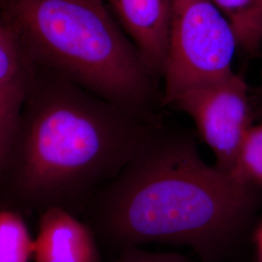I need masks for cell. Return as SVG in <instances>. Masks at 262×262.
<instances>
[{
	"label": "cell",
	"mask_w": 262,
	"mask_h": 262,
	"mask_svg": "<svg viewBox=\"0 0 262 262\" xmlns=\"http://www.w3.org/2000/svg\"><path fill=\"white\" fill-rule=\"evenodd\" d=\"M255 242H256L258 260L259 262H262V225L258 228L256 235H255Z\"/></svg>",
	"instance_id": "5bb4252c"
},
{
	"label": "cell",
	"mask_w": 262,
	"mask_h": 262,
	"mask_svg": "<svg viewBox=\"0 0 262 262\" xmlns=\"http://www.w3.org/2000/svg\"><path fill=\"white\" fill-rule=\"evenodd\" d=\"M34 239L25 215L16 210L0 209V262H29Z\"/></svg>",
	"instance_id": "30bf717a"
},
{
	"label": "cell",
	"mask_w": 262,
	"mask_h": 262,
	"mask_svg": "<svg viewBox=\"0 0 262 262\" xmlns=\"http://www.w3.org/2000/svg\"><path fill=\"white\" fill-rule=\"evenodd\" d=\"M154 77L163 74L173 0H104Z\"/></svg>",
	"instance_id": "8992f818"
},
{
	"label": "cell",
	"mask_w": 262,
	"mask_h": 262,
	"mask_svg": "<svg viewBox=\"0 0 262 262\" xmlns=\"http://www.w3.org/2000/svg\"><path fill=\"white\" fill-rule=\"evenodd\" d=\"M34 68L18 31L0 16V94H25Z\"/></svg>",
	"instance_id": "ba28073f"
},
{
	"label": "cell",
	"mask_w": 262,
	"mask_h": 262,
	"mask_svg": "<svg viewBox=\"0 0 262 262\" xmlns=\"http://www.w3.org/2000/svg\"><path fill=\"white\" fill-rule=\"evenodd\" d=\"M24 95L0 94V176L9 151Z\"/></svg>",
	"instance_id": "7c38bea8"
},
{
	"label": "cell",
	"mask_w": 262,
	"mask_h": 262,
	"mask_svg": "<svg viewBox=\"0 0 262 262\" xmlns=\"http://www.w3.org/2000/svg\"><path fill=\"white\" fill-rule=\"evenodd\" d=\"M234 30L212 0H173L162 105L187 90L232 74Z\"/></svg>",
	"instance_id": "277c9868"
},
{
	"label": "cell",
	"mask_w": 262,
	"mask_h": 262,
	"mask_svg": "<svg viewBox=\"0 0 262 262\" xmlns=\"http://www.w3.org/2000/svg\"><path fill=\"white\" fill-rule=\"evenodd\" d=\"M0 16L36 66L142 119L148 113L156 78L104 0H0Z\"/></svg>",
	"instance_id": "3957f363"
},
{
	"label": "cell",
	"mask_w": 262,
	"mask_h": 262,
	"mask_svg": "<svg viewBox=\"0 0 262 262\" xmlns=\"http://www.w3.org/2000/svg\"><path fill=\"white\" fill-rule=\"evenodd\" d=\"M169 106L187 114L214 152L215 168L231 175L244 141L254 123L251 93L243 76L233 72L191 88Z\"/></svg>",
	"instance_id": "5b68a950"
},
{
	"label": "cell",
	"mask_w": 262,
	"mask_h": 262,
	"mask_svg": "<svg viewBox=\"0 0 262 262\" xmlns=\"http://www.w3.org/2000/svg\"><path fill=\"white\" fill-rule=\"evenodd\" d=\"M261 190L210 166L187 137L150 135L85 212L105 243L186 245L221 262L241 239Z\"/></svg>",
	"instance_id": "7a4b0ae2"
},
{
	"label": "cell",
	"mask_w": 262,
	"mask_h": 262,
	"mask_svg": "<svg viewBox=\"0 0 262 262\" xmlns=\"http://www.w3.org/2000/svg\"><path fill=\"white\" fill-rule=\"evenodd\" d=\"M234 30L239 50L255 56L262 47V0H212Z\"/></svg>",
	"instance_id": "9c48e42d"
},
{
	"label": "cell",
	"mask_w": 262,
	"mask_h": 262,
	"mask_svg": "<svg viewBox=\"0 0 262 262\" xmlns=\"http://www.w3.org/2000/svg\"><path fill=\"white\" fill-rule=\"evenodd\" d=\"M260 93H261V97H262V90L260 91Z\"/></svg>",
	"instance_id": "9a60e30c"
},
{
	"label": "cell",
	"mask_w": 262,
	"mask_h": 262,
	"mask_svg": "<svg viewBox=\"0 0 262 262\" xmlns=\"http://www.w3.org/2000/svg\"><path fill=\"white\" fill-rule=\"evenodd\" d=\"M35 262H101L95 233L76 215L52 207L39 215Z\"/></svg>",
	"instance_id": "52a82bcc"
},
{
	"label": "cell",
	"mask_w": 262,
	"mask_h": 262,
	"mask_svg": "<svg viewBox=\"0 0 262 262\" xmlns=\"http://www.w3.org/2000/svg\"><path fill=\"white\" fill-rule=\"evenodd\" d=\"M231 176L262 191V120L249 131Z\"/></svg>",
	"instance_id": "8fae6325"
},
{
	"label": "cell",
	"mask_w": 262,
	"mask_h": 262,
	"mask_svg": "<svg viewBox=\"0 0 262 262\" xmlns=\"http://www.w3.org/2000/svg\"><path fill=\"white\" fill-rule=\"evenodd\" d=\"M114 262H192L175 253H149L137 247L122 251L121 255Z\"/></svg>",
	"instance_id": "4fadbf2b"
},
{
	"label": "cell",
	"mask_w": 262,
	"mask_h": 262,
	"mask_svg": "<svg viewBox=\"0 0 262 262\" xmlns=\"http://www.w3.org/2000/svg\"><path fill=\"white\" fill-rule=\"evenodd\" d=\"M148 128L140 117L35 64L0 176V209L83 213L150 137Z\"/></svg>",
	"instance_id": "6da1fadb"
}]
</instances>
